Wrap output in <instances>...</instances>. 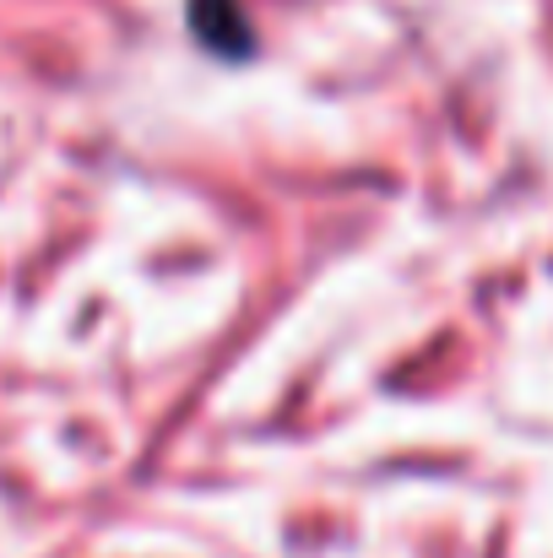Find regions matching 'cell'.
Segmentation results:
<instances>
[{
  "label": "cell",
  "mask_w": 553,
  "mask_h": 558,
  "mask_svg": "<svg viewBox=\"0 0 553 558\" xmlns=\"http://www.w3.org/2000/svg\"><path fill=\"white\" fill-rule=\"evenodd\" d=\"M190 22H195V38H201L206 49L228 54V60L250 49V27H244V16L233 11V0H195V5H190Z\"/></svg>",
  "instance_id": "6da1fadb"
}]
</instances>
